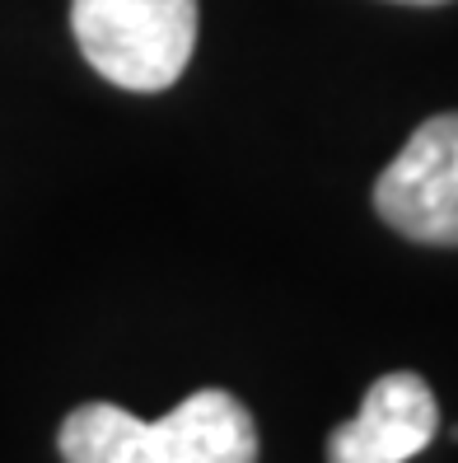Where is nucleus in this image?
<instances>
[{
  "instance_id": "1",
  "label": "nucleus",
  "mask_w": 458,
  "mask_h": 463,
  "mask_svg": "<svg viewBox=\"0 0 458 463\" xmlns=\"http://www.w3.org/2000/svg\"><path fill=\"white\" fill-rule=\"evenodd\" d=\"M57 445L66 463H257V426L234 393L197 389L159 421L85 402L61 421Z\"/></svg>"
},
{
  "instance_id": "4",
  "label": "nucleus",
  "mask_w": 458,
  "mask_h": 463,
  "mask_svg": "<svg viewBox=\"0 0 458 463\" xmlns=\"http://www.w3.org/2000/svg\"><path fill=\"white\" fill-rule=\"evenodd\" d=\"M440 430L435 393L421 374L393 370L374 379L360 412L328 435V463H407Z\"/></svg>"
},
{
  "instance_id": "2",
  "label": "nucleus",
  "mask_w": 458,
  "mask_h": 463,
  "mask_svg": "<svg viewBox=\"0 0 458 463\" xmlns=\"http://www.w3.org/2000/svg\"><path fill=\"white\" fill-rule=\"evenodd\" d=\"M75 47L131 94L178 85L197 47V0H70Z\"/></svg>"
},
{
  "instance_id": "5",
  "label": "nucleus",
  "mask_w": 458,
  "mask_h": 463,
  "mask_svg": "<svg viewBox=\"0 0 458 463\" xmlns=\"http://www.w3.org/2000/svg\"><path fill=\"white\" fill-rule=\"evenodd\" d=\"M402 5H444V0H402Z\"/></svg>"
},
{
  "instance_id": "3",
  "label": "nucleus",
  "mask_w": 458,
  "mask_h": 463,
  "mask_svg": "<svg viewBox=\"0 0 458 463\" xmlns=\"http://www.w3.org/2000/svg\"><path fill=\"white\" fill-rule=\"evenodd\" d=\"M374 211L412 243L458 249V113L425 118L374 183Z\"/></svg>"
}]
</instances>
